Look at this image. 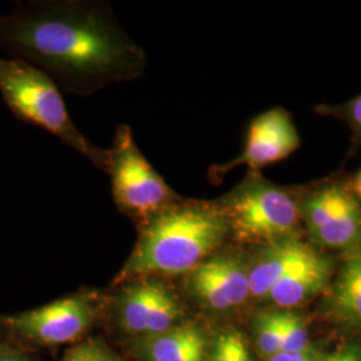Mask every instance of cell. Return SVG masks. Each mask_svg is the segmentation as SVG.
Masks as SVG:
<instances>
[{"mask_svg": "<svg viewBox=\"0 0 361 361\" xmlns=\"http://www.w3.org/2000/svg\"><path fill=\"white\" fill-rule=\"evenodd\" d=\"M0 50L80 97L134 82L147 66L142 46L102 0L19 1L0 15Z\"/></svg>", "mask_w": 361, "mask_h": 361, "instance_id": "obj_1", "label": "cell"}, {"mask_svg": "<svg viewBox=\"0 0 361 361\" xmlns=\"http://www.w3.org/2000/svg\"><path fill=\"white\" fill-rule=\"evenodd\" d=\"M138 231L116 284L135 277H182L221 250L231 237L216 201L185 197Z\"/></svg>", "mask_w": 361, "mask_h": 361, "instance_id": "obj_2", "label": "cell"}, {"mask_svg": "<svg viewBox=\"0 0 361 361\" xmlns=\"http://www.w3.org/2000/svg\"><path fill=\"white\" fill-rule=\"evenodd\" d=\"M0 95L19 121L47 131L109 173L110 149H101L78 130L62 92L46 73L23 61L0 56Z\"/></svg>", "mask_w": 361, "mask_h": 361, "instance_id": "obj_3", "label": "cell"}, {"mask_svg": "<svg viewBox=\"0 0 361 361\" xmlns=\"http://www.w3.org/2000/svg\"><path fill=\"white\" fill-rule=\"evenodd\" d=\"M231 235L244 244H271L290 234L300 222V201L283 186L247 171L231 192L216 200Z\"/></svg>", "mask_w": 361, "mask_h": 361, "instance_id": "obj_4", "label": "cell"}, {"mask_svg": "<svg viewBox=\"0 0 361 361\" xmlns=\"http://www.w3.org/2000/svg\"><path fill=\"white\" fill-rule=\"evenodd\" d=\"M110 158L113 201L138 229L183 198L147 161L128 125L116 126Z\"/></svg>", "mask_w": 361, "mask_h": 361, "instance_id": "obj_5", "label": "cell"}, {"mask_svg": "<svg viewBox=\"0 0 361 361\" xmlns=\"http://www.w3.org/2000/svg\"><path fill=\"white\" fill-rule=\"evenodd\" d=\"M118 285L113 308L118 323L138 338L159 335L185 323L177 290L164 277H135Z\"/></svg>", "mask_w": 361, "mask_h": 361, "instance_id": "obj_6", "label": "cell"}, {"mask_svg": "<svg viewBox=\"0 0 361 361\" xmlns=\"http://www.w3.org/2000/svg\"><path fill=\"white\" fill-rule=\"evenodd\" d=\"M98 295L79 292L50 304L7 316L3 324L16 336L43 345L74 343L97 319Z\"/></svg>", "mask_w": 361, "mask_h": 361, "instance_id": "obj_7", "label": "cell"}, {"mask_svg": "<svg viewBox=\"0 0 361 361\" xmlns=\"http://www.w3.org/2000/svg\"><path fill=\"white\" fill-rule=\"evenodd\" d=\"M185 290L214 312H228L250 298L249 259L238 250H219L182 276Z\"/></svg>", "mask_w": 361, "mask_h": 361, "instance_id": "obj_8", "label": "cell"}, {"mask_svg": "<svg viewBox=\"0 0 361 361\" xmlns=\"http://www.w3.org/2000/svg\"><path fill=\"white\" fill-rule=\"evenodd\" d=\"M298 146V131L289 113L280 107L271 109L249 123L243 153L224 165L213 166L209 177L219 182L238 166H247L249 171L259 173L261 169L288 158Z\"/></svg>", "mask_w": 361, "mask_h": 361, "instance_id": "obj_9", "label": "cell"}, {"mask_svg": "<svg viewBox=\"0 0 361 361\" xmlns=\"http://www.w3.org/2000/svg\"><path fill=\"white\" fill-rule=\"evenodd\" d=\"M310 246L292 238L265 244L249 259L250 297L267 298L271 288L310 253Z\"/></svg>", "mask_w": 361, "mask_h": 361, "instance_id": "obj_10", "label": "cell"}, {"mask_svg": "<svg viewBox=\"0 0 361 361\" xmlns=\"http://www.w3.org/2000/svg\"><path fill=\"white\" fill-rule=\"evenodd\" d=\"M331 271V261L310 250L302 261L271 288L267 298L281 308L301 305L323 290L328 284Z\"/></svg>", "mask_w": 361, "mask_h": 361, "instance_id": "obj_11", "label": "cell"}, {"mask_svg": "<svg viewBox=\"0 0 361 361\" xmlns=\"http://www.w3.org/2000/svg\"><path fill=\"white\" fill-rule=\"evenodd\" d=\"M142 361H205L207 337L194 324L182 323L159 335L138 340Z\"/></svg>", "mask_w": 361, "mask_h": 361, "instance_id": "obj_12", "label": "cell"}, {"mask_svg": "<svg viewBox=\"0 0 361 361\" xmlns=\"http://www.w3.org/2000/svg\"><path fill=\"white\" fill-rule=\"evenodd\" d=\"M356 198L350 189L340 185H331L314 190L300 201V217L313 232L328 221L335 219Z\"/></svg>", "mask_w": 361, "mask_h": 361, "instance_id": "obj_13", "label": "cell"}, {"mask_svg": "<svg viewBox=\"0 0 361 361\" xmlns=\"http://www.w3.org/2000/svg\"><path fill=\"white\" fill-rule=\"evenodd\" d=\"M331 301L340 316L361 324V250L350 255L338 271Z\"/></svg>", "mask_w": 361, "mask_h": 361, "instance_id": "obj_14", "label": "cell"}, {"mask_svg": "<svg viewBox=\"0 0 361 361\" xmlns=\"http://www.w3.org/2000/svg\"><path fill=\"white\" fill-rule=\"evenodd\" d=\"M325 247L352 249L361 244V202L355 198L335 219L310 232Z\"/></svg>", "mask_w": 361, "mask_h": 361, "instance_id": "obj_15", "label": "cell"}, {"mask_svg": "<svg viewBox=\"0 0 361 361\" xmlns=\"http://www.w3.org/2000/svg\"><path fill=\"white\" fill-rule=\"evenodd\" d=\"M281 312H264L256 320V340L259 352L271 357L281 349Z\"/></svg>", "mask_w": 361, "mask_h": 361, "instance_id": "obj_16", "label": "cell"}, {"mask_svg": "<svg viewBox=\"0 0 361 361\" xmlns=\"http://www.w3.org/2000/svg\"><path fill=\"white\" fill-rule=\"evenodd\" d=\"M281 349L285 353H298L308 350L310 335L300 316L292 312H281Z\"/></svg>", "mask_w": 361, "mask_h": 361, "instance_id": "obj_17", "label": "cell"}, {"mask_svg": "<svg viewBox=\"0 0 361 361\" xmlns=\"http://www.w3.org/2000/svg\"><path fill=\"white\" fill-rule=\"evenodd\" d=\"M209 361H250L244 336L237 331H226L217 336Z\"/></svg>", "mask_w": 361, "mask_h": 361, "instance_id": "obj_18", "label": "cell"}, {"mask_svg": "<svg viewBox=\"0 0 361 361\" xmlns=\"http://www.w3.org/2000/svg\"><path fill=\"white\" fill-rule=\"evenodd\" d=\"M316 111L323 116H335L348 125L352 131L353 145L361 146V94L348 102L341 104H322Z\"/></svg>", "mask_w": 361, "mask_h": 361, "instance_id": "obj_19", "label": "cell"}, {"mask_svg": "<svg viewBox=\"0 0 361 361\" xmlns=\"http://www.w3.org/2000/svg\"><path fill=\"white\" fill-rule=\"evenodd\" d=\"M62 361H119L111 348L99 338H86L68 349Z\"/></svg>", "mask_w": 361, "mask_h": 361, "instance_id": "obj_20", "label": "cell"}, {"mask_svg": "<svg viewBox=\"0 0 361 361\" xmlns=\"http://www.w3.org/2000/svg\"><path fill=\"white\" fill-rule=\"evenodd\" d=\"M269 361H313L308 350L298 352V353H285L279 352L274 356L269 357Z\"/></svg>", "mask_w": 361, "mask_h": 361, "instance_id": "obj_21", "label": "cell"}, {"mask_svg": "<svg viewBox=\"0 0 361 361\" xmlns=\"http://www.w3.org/2000/svg\"><path fill=\"white\" fill-rule=\"evenodd\" d=\"M324 361H361L359 353L353 349H347V350H338L334 355L328 356Z\"/></svg>", "mask_w": 361, "mask_h": 361, "instance_id": "obj_22", "label": "cell"}, {"mask_svg": "<svg viewBox=\"0 0 361 361\" xmlns=\"http://www.w3.org/2000/svg\"><path fill=\"white\" fill-rule=\"evenodd\" d=\"M0 361H31L30 359H27V357H23V356H20V355H16V353H13V352H10V350H7L6 348L1 349L0 350Z\"/></svg>", "mask_w": 361, "mask_h": 361, "instance_id": "obj_23", "label": "cell"}, {"mask_svg": "<svg viewBox=\"0 0 361 361\" xmlns=\"http://www.w3.org/2000/svg\"><path fill=\"white\" fill-rule=\"evenodd\" d=\"M352 193L356 195V198L361 202V170L355 176L352 182Z\"/></svg>", "mask_w": 361, "mask_h": 361, "instance_id": "obj_24", "label": "cell"}, {"mask_svg": "<svg viewBox=\"0 0 361 361\" xmlns=\"http://www.w3.org/2000/svg\"><path fill=\"white\" fill-rule=\"evenodd\" d=\"M3 348H4V347H3V345H0V350H1Z\"/></svg>", "mask_w": 361, "mask_h": 361, "instance_id": "obj_25", "label": "cell"}]
</instances>
